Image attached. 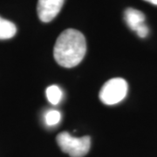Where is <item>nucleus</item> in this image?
Returning <instances> with one entry per match:
<instances>
[{"label":"nucleus","instance_id":"1","mask_svg":"<svg viewBox=\"0 0 157 157\" xmlns=\"http://www.w3.org/2000/svg\"><path fill=\"white\" fill-rule=\"evenodd\" d=\"M86 52L85 36L75 29L69 28L58 37L53 48L56 62L63 67L72 68L83 60Z\"/></svg>","mask_w":157,"mask_h":157},{"label":"nucleus","instance_id":"2","mask_svg":"<svg viewBox=\"0 0 157 157\" xmlns=\"http://www.w3.org/2000/svg\"><path fill=\"white\" fill-rule=\"evenodd\" d=\"M57 143L62 151L71 157H83L90 150L89 136L74 137L68 132H61L56 137Z\"/></svg>","mask_w":157,"mask_h":157},{"label":"nucleus","instance_id":"3","mask_svg":"<svg viewBox=\"0 0 157 157\" xmlns=\"http://www.w3.org/2000/svg\"><path fill=\"white\" fill-rule=\"evenodd\" d=\"M128 89V83L124 78H111L102 86L99 97L103 104L112 106L123 101L127 96Z\"/></svg>","mask_w":157,"mask_h":157},{"label":"nucleus","instance_id":"4","mask_svg":"<svg viewBox=\"0 0 157 157\" xmlns=\"http://www.w3.org/2000/svg\"><path fill=\"white\" fill-rule=\"evenodd\" d=\"M65 0H39L37 11L39 19L44 23L51 22L59 13Z\"/></svg>","mask_w":157,"mask_h":157},{"label":"nucleus","instance_id":"5","mask_svg":"<svg viewBox=\"0 0 157 157\" xmlns=\"http://www.w3.org/2000/svg\"><path fill=\"white\" fill-rule=\"evenodd\" d=\"M124 18L129 28L135 31V33L138 29L146 25L145 24L146 17L144 13L134 8H128L125 11Z\"/></svg>","mask_w":157,"mask_h":157},{"label":"nucleus","instance_id":"6","mask_svg":"<svg viewBox=\"0 0 157 157\" xmlns=\"http://www.w3.org/2000/svg\"><path fill=\"white\" fill-rule=\"evenodd\" d=\"M16 33L17 27L13 23L0 17V40L11 39Z\"/></svg>","mask_w":157,"mask_h":157},{"label":"nucleus","instance_id":"7","mask_svg":"<svg viewBox=\"0 0 157 157\" xmlns=\"http://www.w3.org/2000/svg\"><path fill=\"white\" fill-rule=\"evenodd\" d=\"M45 94L47 100L52 105H58L61 101L62 91L56 85H52L47 87Z\"/></svg>","mask_w":157,"mask_h":157},{"label":"nucleus","instance_id":"8","mask_svg":"<svg viewBox=\"0 0 157 157\" xmlns=\"http://www.w3.org/2000/svg\"><path fill=\"white\" fill-rule=\"evenodd\" d=\"M61 120V114L57 110H49L45 115V121L48 126H56Z\"/></svg>","mask_w":157,"mask_h":157},{"label":"nucleus","instance_id":"9","mask_svg":"<svg viewBox=\"0 0 157 157\" xmlns=\"http://www.w3.org/2000/svg\"><path fill=\"white\" fill-rule=\"evenodd\" d=\"M144 1H147V2L150 3V4H152V5L157 6V0H144Z\"/></svg>","mask_w":157,"mask_h":157}]
</instances>
